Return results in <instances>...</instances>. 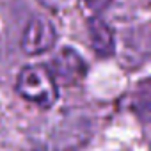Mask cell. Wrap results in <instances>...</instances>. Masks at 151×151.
I'll use <instances>...</instances> for the list:
<instances>
[{"instance_id":"cell-10","label":"cell","mask_w":151,"mask_h":151,"mask_svg":"<svg viewBox=\"0 0 151 151\" xmlns=\"http://www.w3.org/2000/svg\"><path fill=\"white\" fill-rule=\"evenodd\" d=\"M30 151H46L45 147H34V149H30Z\"/></svg>"},{"instance_id":"cell-8","label":"cell","mask_w":151,"mask_h":151,"mask_svg":"<svg viewBox=\"0 0 151 151\" xmlns=\"http://www.w3.org/2000/svg\"><path fill=\"white\" fill-rule=\"evenodd\" d=\"M142 34H144V43H146V52H147V53H151V27H146V29L142 30Z\"/></svg>"},{"instance_id":"cell-6","label":"cell","mask_w":151,"mask_h":151,"mask_svg":"<svg viewBox=\"0 0 151 151\" xmlns=\"http://www.w3.org/2000/svg\"><path fill=\"white\" fill-rule=\"evenodd\" d=\"M37 4L41 7H45L46 11H50V13L59 14V13H64L66 9L71 7L73 0H37Z\"/></svg>"},{"instance_id":"cell-4","label":"cell","mask_w":151,"mask_h":151,"mask_svg":"<svg viewBox=\"0 0 151 151\" xmlns=\"http://www.w3.org/2000/svg\"><path fill=\"white\" fill-rule=\"evenodd\" d=\"M87 34L91 48L100 57H112L116 53V36L112 27L100 16L93 14L87 20Z\"/></svg>"},{"instance_id":"cell-2","label":"cell","mask_w":151,"mask_h":151,"mask_svg":"<svg viewBox=\"0 0 151 151\" xmlns=\"http://www.w3.org/2000/svg\"><path fill=\"white\" fill-rule=\"evenodd\" d=\"M46 68L52 73L55 84L64 86V87L78 86L87 77V69H89L84 57L75 48H69V46L60 48L52 57Z\"/></svg>"},{"instance_id":"cell-3","label":"cell","mask_w":151,"mask_h":151,"mask_svg":"<svg viewBox=\"0 0 151 151\" xmlns=\"http://www.w3.org/2000/svg\"><path fill=\"white\" fill-rule=\"evenodd\" d=\"M55 43H57V30L53 23L43 14H34L27 22L20 39L22 52L30 57L50 52L55 46Z\"/></svg>"},{"instance_id":"cell-9","label":"cell","mask_w":151,"mask_h":151,"mask_svg":"<svg viewBox=\"0 0 151 151\" xmlns=\"http://www.w3.org/2000/svg\"><path fill=\"white\" fill-rule=\"evenodd\" d=\"M2 55H4V43H2V36H0V60H2Z\"/></svg>"},{"instance_id":"cell-5","label":"cell","mask_w":151,"mask_h":151,"mask_svg":"<svg viewBox=\"0 0 151 151\" xmlns=\"http://www.w3.org/2000/svg\"><path fill=\"white\" fill-rule=\"evenodd\" d=\"M132 109L144 123H151V80L139 86L132 101Z\"/></svg>"},{"instance_id":"cell-7","label":"cell","mask_w":151,"mask_h":151,"mask_svg":"<svg viewBox=\"0 0 151 151\" xmlns=\"http://www.w3.org/2000/svg\"><path fill=\"white\" fill-rule=\"evenodd\" d=\"M84 6L93 13V14H100L103 9L109 7V4L112 2V0H82Z\"/></svg>"},{"instance_id":"cell-1","label":"cell","mask_w":151,"mask_h":151,"mask_svg":"<svg viewBox=\"0 0 151 151\" xmlns=\"http://www.w3.org/2000/svg\"><path fill=\"white\" fill-rule=\"evenodd\" d=\"M14 89L23 100L45 109L52 107L59 98V86L55 84L48 68L41 64H29L22 68L16 77Z\"/></svg>"}]
</instances>
